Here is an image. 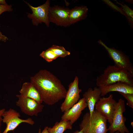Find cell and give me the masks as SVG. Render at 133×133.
<instances>
[{
  "label": "cell",
  "instance_id": "obj_1",
  "mask_svg": "<svg viewBox=\"0 0 133 133\" xmlns=\"http://www.w3.org/2000/svg\"><path fill=\"white\" fill-rule=\"evenodd\" d=\"M30 82L39 92L43 102L54 105L65 99L67 91L60 81L46 70H39L30 78Z\"/></svg>",
  "mask_w": 133,
  "mask_h": 133
},
{
  "label": "cell",
  "instance_id": "obj_2",
  "mask_svg": "<svg viewBox=\"0 0 133 133\" xmlns=\"http://www.w3.org/2000/svg\"><path fill=\"white\" fill-rule=\"evenodd\" d=\"M118 82L133 86V74L115 65L107 66L96 79V85L99 87Z\"/></svg>",
  "mask_w": 133,
  "mask_h": 133
},
{
  "label": "cell",
  "instance_id": "obj_3",
  "mask_svg": "<svg viewBox=\"0 0 133 133\" xmlns=\"http://www.w3.org/2000/svg\"><path fill=\"white\" fill-rule=\"evenodd\" d=\"M107 120L96 110L90 117L89 112L84 115L80 124V129L83 130L85 133H107L108 131Z\"/></svg>",
  "mask_w": 133,
  "mask_h": 133
},
{
  "label": "cell",
  "instance_id": "obj_4",
  "mask_svg": "<svg viewBox=\"0 0 133 133\" xmlns=\"http://www.w3.org/2000/svg\"><path fill=\"white\" fill-rule=\"evenodd\" d=\"M125 110V101L120 99L117 102L112 123L108 128L109 133H115L117 131L119 133H129V129L125 125L126 119L123 115Z\"/></svg>",
  "mask_w": 133,
  "mask_h": 133
},
{
  "label": "cell",
  "instance_id": "obj_5",
  "mask_svg": "<svg viewBox=\"0 0 133 133\" xmlns=\"http://www.w3.org/2000/svg\"><path fill=\"white\" fill-rule=\"evenodd\" d=\"M98 43L107 51L115 66L127 71L133 74V67L129 57L121 51L114 48L108 47L101 40Z\"/></svg>",
  "mask_w": 133,
  "mask_h": 133
},
{
  "label": "cell",
  "instance_id": "obj_6",
  "mask_svg": "<svg viewBox=\"0 0 133 133\" xmlns=\"http://www.w3.org/2000/svg\"><path fill=\"white\" fill-rule=\"evenodd\" d=\"M116 103L112 95L110 94L108 97L101 98L96 104L95 108L111 125L112 122Z\"/></svg>",
  "mask_w": 133,
  "mask_h": 133
},
{
  "label": "cell",
  "instance_id": "obj_7",
  "mask_svg": "<svg viewBox=\"0 0 133 133\" xmlns=\"http://www.w3.org/2000/svg\"><path fill=\"white\" fill-rule=\"evenodd\" d=\"M20 113L16 110L12 109L5 111L2 116V122L5 123L6 127L2 133H7L10 131H13L22 123H28L31 125H33L34 122L31 118L26 119L20 118Z\"/></svg>",
  "mask_w": 133,
  "mask_h": 133
},
{
  "label": "cell",
  "instance_id": "obj_8",
  "mask_svg": "<svg viewBox=\"0 0 133 133\" xmlns=\"http://www.w3.org/2000/svg\"><path fill=\"white\" fill-rule=\"evenodd\" d=\"M79 78L76 76L73 81L69 84L65 100L60 107L62 112L68 110L79 100L80 93L82 90L79 88Z\"/></svg>",
  "mask_w": 133,
  "mask_h": 133
},
{
  "label": "cell",
  "instance_id": "obj_9",
  "mask_svg": "<svg viewBox=\"0 0 133 133\" xmlns=\"http://www.w3.org/2000/svg\"><path fill=\"white\" fill-rule=\"evenodd\" d=\"M16 97L18 100L16 102V105L25 114L31 116H37L38 113L42 111L44 107L43 105L20 94L17 95Z\"/></svg>",
  "mask_w": 133,
  "mask_h": 133
},
{
  "label": "cell",
  "instance_id": "obj_10",
  "mask_svg": "<svg viewBox=\"0 0 133 133\" xmlns=\"http://www.w3.org/2000/svg\"><path fill=\"white\" fill-rule=\"evenodd\" d=\"M31 9L32 13H27L28 17L32 19L33 24L36 26L42 22L45 23L48 27L49 26L50 22L48 18L50 1L47 0L45 3L37 7H34L25 1Z\"/></svg>",
  "mask_w": 133,
  "mask_h": 133
},
{
  "label": "cell",
  "instance_id": "obj_11",
  "mask_svg": "<svg viewBox=\"0 0 133 133\" xmlns=\"http://www.w3.org/2000/svg\"><path fill=\"white\" fill-rule=\"evenodd\" d=\"M70 9L67 8L56 5L50 6L48 14L50 22H52L58 26L66 27L69 26Z\"/></svg>",
  "mask_w": 133,
  "mask_h": 133
},
{
  "label": "cell",
  "instance_id": "obj_12",
  "mask_svg": "<svg viewBox=\"0 0 133 133\" xmlns=\"http://www.w3.org/2000/svg\"><path fill=\"white\" fill-rule=\"evenodd\" d=\"M87 107L85 100L83 97L69 110L64 112L61 117V120L69 121L72 125L80 116L82 111Z\"/></svg>",
  "mask_w": 133,
  "mask_h": 133
},
{
  "label": "cell",
  "instance_id": "obj_13",
  "mask_svg": "<svg viewBox=\"0 0 133 133\" xmlns=\"http://www.w3.org/2000/svg\"><path fill=\"white\" fill-rule=\"evenodd\" d=\"M99 87L101 91V96H104L108 93L113 91L133 94V86L121 82H117Z\"/></svg>",
  "mask_w": 133,
  "mask_h": 133
},
{
  "label": "cell",
  "instance_id": "obj_14",
  "mask_svg": "<svg viewBox=\"0 0 133 133\" xmlns=\"http://www.w3.org/2000/svg\"><path fill=\"white\" fill-rule=\"evenodd\" d=\"M101 92L99 87H95L93 89L89 88L83 95L89 110L91 117L95 110L96 104L101 98Z\"/></svg>",
  "mask_w": 133,
  "mask_h": 133
},
{
  "label": "cell",
  "instance_id": "obj_15",
  "mask_svg": "<svg viewBox=\"0 0 133 133\" xmlns=\"http://www.w3.org/2000/svg\"><path fill=\"white\" fill-rule=\"evenodd\" d=\"M19 92L20 94L24 97L33 99L40 103L43 102L38 91L30 82L24 83Z\"/></svg>",
  "mask_w": 133,
  "mask_h": 133
},
{
  "label": "cell",
  "instance_id": "obj_16",
  "mask_svg": "<svg viewBox=\"0 0 133 133\" xmlns=\"http://www.w3.org/2000/svg\"><path fill=\"white\" fill-rule=\"evenodd\" d=\"M88 9L85 6H75L70 9L69 15L70 25L85 19L87 17Z\"/></svg>",
  "mask_w": 133,
  "mask_h": 133
},
{
  "label": "cell",
  "instance_id": "obj_17",
  "mask_svg": "<svg viewBox=\"0 0 133 133\" xmlns=\"http://www.w3.org/2000/svg\"><path fill=\"white\" fill-rule=\"evenodd\" d=\"M72 128L69 121L61 120L59 122H56L52 127H48V130L49 133H63L66 130H71Z\"/></svg>",
  "mask_w": 133,
  "mask_h": 133
},
{
  "label": "cell",
  "instance_id": "obj_18",
  "mask_svg": "<svg viewBox=\"0 0 133 133\" xmlns=\"http://www.w3.org/2000/svg\"><path fill=\"white\" fill-rule=\"evenodd\" d=\"M50 48L58 57L64 58L70 54V52L67 50L63 46L53 45Z\"/></svg>",
  "mask_w": 133,
  "mask_h": 133
},
{
  "label": "cell",
  "instance_id": "obj_19",
  "mask_svg": "<svg viewBox=\"0 0 133 133\" xmlns=\"http://www.w3.org/2000/svg\"><path fill=\"white\" fill-rule=\"evenodd\" d=\"M40 56L49 62H52L58 57L50 48L43 51L40 54Z\"/></svg>",
  "mask_w": 133,
  "mask_h": 133
},
{
  "label": "cell",
  "instance_id": "obj_20",
  "mask_svg": "<svg viewBox=\"0 0 133 133\" xmlns=\"http://www.w3.org/2000/svg\"><path fill=\"white\" fill-rule=\"evenodd\" d=\"M116 3L121 6L123 11L124 13L125 16L128 19L130 24L133 26V11L126 5L119 3L116 1Z\"/></svg>",
  "mask_w": 133,
  "mask_h": 133
},
{
  "label": "cell",
  "instance_id": "obj_21",
  "mask_svg": "<svg viewBox=\"0 0 133 133\" xmlns=\"http://www.w3.org/2000/svg\"><path fill=\"white\" fill-rule=\"evenodd\" d=\"M127 100V104L130 107L133 108V94L124 93H119Z\"/></svg>",
  "mask_w": 133,
  "mask_h": 133
},
{
  "label": "cell",
  "instance_id": "obj_22",
  "mask_svg": "<svg viewBox=\"0 0 133 133\" xmlns=\"http://www.w3.org/2000/svg\"><path fill=\"white\" fill-rule=\"evenodd\" d=\"M103 1L107 4L112 8L116 11H118L122 15L125 16V15L121 8L118 7L117 6L114 4L113 3L109 0H103Z\"/></svg>",
  "mask_w": 133,
  "mask_h": 133
},
{
  "label": "cell",
  "instance_id": "obj_23",
  "mask_svg": "<svg viewBox=\"0 0 133 133\" xmlns=\"http://www.w3.org/2000/svg\"><path fill=\"white\" fill-rule=\"evenodd\" d=\"M12 10L11 5H8L7 4L0 5V15L4 12H10Z\"/></svg>",
  "mask_w": 133,
  "mask_h": 133
},
{
  "label": "cell",
  "instance_id": "obj_24",
  "mask_svg": "<svg viewBox=\"0 0 133 133\" xmlns=\"http://www.w3.org/2000/svg\"><path fill=\"white\" fill-rule=\"evenodd\" d=\"M5 109H0V133H1L0 128L1 126V123L2 122V116L4 112L5 111Z\"/></svg>",
  "mask_w": 133,
  "mask_h": 133
},
{
  "label": "cell",
  "instance_id": "obj_25",
  "mask_svg": "<svg viewBox=\"0 0 133 133\" xmlns=\"http://www.w3.org/2000/svg\"><path fill=\"white\" fill-rule=\"evenodd\" d=\"M7 40L8 38L6 36L2 34L0 31V40L5 42Z\"/></svg>",
  "mask_w": 133,
  "mask_h": 133
},
{
  "label": "cell",
  "instance_id": "obj_26",
  "mask_svg": "<svg viewBox=\"0 0 133 133\" xmlns=\"http://www.w3.org/2000/svg\"><path fill=\"white\" fill-rule=\"evenodd\" d=\"M48 126L45 127L42 132H41V129L40 128H39L38 133H49L48 130Z\"/></svg>",
  "mask_w": 133,
  "mask_h": 133
},
{
  "label": "cell",
  "instance_id": "obj_27",
  "mask_svg": "<svg viewBox=\"0 0 133 133\" xmlns=\"http://www.w3.org/2000/svg\"><path fill=\"white\" fill-rule=\"evenodd\" d=\"M73 133H85L83 130V129H80V131L77 130L75 132Z\"/></svg>",
  "mask_w": 133,
  "mask_h": 133
},
{
  "label": "cell",
  "instance_id": "obj_28",
  "mask_svg": "<svg viewBox=\"0 0 133 133\" xmlns=\"http://www.w3.org/2000/svg\"><path fill=\"white\" fill-rule=\"evenodd\" d=\"M7 4L4 0H0V4Z\"/></svg>",
  "mask_w": 133,
  "mask_h": 133
},
{
  "label": "cell",
  "instance_id": "obj_29",
  "mask_svg": "<svg viewBox=\"0 0 133 133\" xmlns=\"http://www.w3.org/2000/svg\"><path fill=\"white\" fill-rule=\"evenodd\" d=\"M115 133H119L118 131H117Z\"/></svg>",
  "mask_w": 133,
  "mask_h": 133
}]
</instances>
